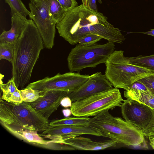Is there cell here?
I'll use <instances>...</instances> for the list:
<instances>
[{"label":"cell","instance_id":"12","mask_svg":"<svg viewBox=\"0 0 154 154\" xmlns=\"http://www.w3.org/2000/svg\"><path fill=\"white\" fill-rule=\"evenodd\" d=\"M105 75L97 72L91 75L89 79L77 90L68 93L72 102L83 99L113 88Z\"/></svg>","mask_w":154,"mask_h":154},{"label":"cell","instance_id":"24","mask_svg":"<svg viewBox=\"0 0 154 154\" xmlns=\"http://www.w3.org/2000/svg\"><path fill=\"white\" fill-rule=\"evenodd\" d=\"M23 101L27 103L33 102L42 96V92L38 90L31 88L20 90Z\"/></svg>","mask_w":154,"mask_h":154},{"label":"cell","instance_id":"10","mask_svg":"<svg viewBox=\"0 0 154 154\" xmlns=\"http://www.w3.org/2000/svg\"><path fill=\"white\" fill-rule=\"evenodd\" d=\"M123 102L120 107L124 119L142 130L145 128L152 118L151 108L131 99H127Z\"/></svg>","mask_w":154,"mask_h":154},{"label":"cell","instance_id":"23","mask_svg":"<svg viewBox=\"0 0 154 154\" xmlns=\"http://www.w3.org/2000/svg\"><path fill=\"white\" fill-rule=\"evenodd\" d=\"M0 86L2 92V95L1 97L3 100L6 101L12 94L18 89L15 84L13 77L5 84L1 81Z\"/></svg>","mask_w":154,"mask_h":154},{"label":"cell","instance_id":"29","mask_svg":"<svg viewBox=\"0 0 154 154\" xmlns=\"http://www.w3.org/2000/svg\"><path fill=\"white\" fill-rule=\"evenodd\" d=\"M7 102L15 104H18L23 102L22 97L20 94V90L18 88L12 94Z\"/></svg>","mask_w":154,"mask_h":154},{"label":"cell","instance_id":"2","mask_svg":"<svg viewBox=\"0 0 154 154\" xmlns=\"http://www.w3.org/2000/svg\"><path fill=\"white\" fill-rule=\"evenodd\" d=\"M44 47L37 27L32 20L28 19L14 45L11 62L15 84L21 90L30 80L34 67Z\"/></svg>","mask_w":154,"mask_h":154},{"label":"cell","instance_id":"32","mask_svg":"<svg viewBox=\"0 0 154 154\" xmlns=\"http://www.w3.org/2000/svg\"><path fill=\"white\" fill-rule=\"evenodd\" d=\"M62 112L63 115L66 117H69L72 114L71 109H64L62 110Z\"/></svg>","mask_w":154,"mask_h":154},{"label":"cell","instance_id":"5","mask_svg":"<svg viewBox=\"0 0 154 154\" xmlns=\"http://www.w3.org/2000/svg\"><path fill=\"white\" fill-rule=\"evenodd\" d=\"M122 50L114 51L105 63V75L115 88L127 90L134 82L154 73L146 68L131 64Z\"/></svg>","mask_w":154,"mask_h":154},{"label":"cell","instance_id":"14","mask_svg":"<svg viewBox=\"0 0 154 154\" xmlns=\"http://www.w3.org/2000/svg\"><path fill=\"white\" fill-rule=\"evenodd\" d=\"M117 143L111 139L103 142H96L89 138L79 136L65 139L61 144L70 146L75 150H97L116 147Z\"/></svg>","mask_w":154,"mask_h":154},{"label":"cell","instance_id":"9","mask_svg":"<svg viewBox=\"0 0 154 154\" xmlns=\"http://www.w3.org/2000/svg\"><path fill=\"white\" fill-rule=\"evenodd\" d=\"M29 17L36 25L44 47L51 49L54 45L57 23L50 16L45 0H30Z\"/></svg>","mask_w":154,"mask_h":154},{"label":"cell","instance_id":"31","mask_svg":"<svg viewBox=\"0 0 154 154\" xmlns=\"http://www.w3.org/2000/svg\"><path fill=\"white\" fill-rule=\"evenodd\" d=\"M72 103L70 98L66 96L62 99L60 102V104L62 106L67 108L70 107L72 105Z\"/></svg>","mask_w":154,"mask_h":154},{"label":"cell","instance_id":"3","mask_svg":"<svg viewBox=\"0 0 154 154\" xmlns=\"http://www.w3.org/2000/svg\"><path fill=\"white\" fill-rule=\"evenodd\" d=\"M0 122L9 132L31 130L43 131L49 125L47 120L35 111L29 103L18 104L0 100Z\"/></svg>","mask_w":154,"mask_h":154},{"label":"cell","instance_id":"7","mask_svg":"<svg viewBox=\"0 0 154 154\" xmlns=\"http://www.w3.org/2000/svg\"><path fill=\"white\" fill-rule=\"evenodd\" d=\"M124 100L119 90L113 88L73 102L70 109L75 116H94L103 110L120 107Z\"/></svg>","mask_w":154,"mask_h":154},{"label":"cell","instance_id":"13","mask_svg":"<svg viewBox=\"0 0 154 154\" xmlns=\"http://www.w3.org/2000/svg\"><path fill=\"white\" fill-rule=\"evenodd\" d=\"M65 91L50 90L42 93V96L35 101L29 103L38 113L47 120L57 109L62 99L67 96Z\"/></svg>","mask_w":154,"mask_h":154},{"label":"cell","instance_id":"11","mask_svg":"<svg viewBox=\"0 0 154 154\" xmlns=\"http://www.w3.org/2000/svg\"><path fill=\"white\" fill-rule=\"evenodd\" d=\"M83 134L102 136L99 131L88 126L71 125H49L41 135L50 139L51 143L61 144L65 139Z\"/></svg>","mask_w":154,"mask_h":154},{"label":"cell","instance_id":"19","mask_svg":"<svg viewBox=\"0 0 154 154\" xmlns=\"http://www.w3.org/2000/svg\"><path fill=\"white\" fill-rule=\"evenodd\" d=\"M90 118L86 117H68L55 120L49 123V125H71L89 126Z\"/></svg>","mask_w":154,"mask_h":154},{"label":"cell","instance_id":"25","mask_svg":"<svg viewBox=\"0 0 154 154\" xmlns=\"http://www.w3.org/2000/svg\"><path fill=\"white\" fill-rule=\"evenodd\" d=\"M102 38L99 35L94 34H89L80 38L78 43L82 45L90 46L95 44Z\"/></svg>","mask_w":154,"mask_h":154},{"label":"cell","instance_id":"26","mask_svg":"<svg viewBox=\"0 0 154 154\" xmlns=\"http://www.w3.org/2000/svg\"><path fill=\"white\" fill-rule=\"evenodd\" d=\"M152 116L151 120L145 128L142 130L145 137L148 138L154 137V109H151Z\"/></svg>","mask_w":154,"mask_h":154},{"label":"cell","instance_id":"22","mask_svg":"<svg viewBox=\"0 0 154 154\" xmlns=\"http://www.w3.org/2000/svg\"><path fill=\"white\" fill-rule=\"evenodd\" d=\"M14 45L5 42H0V60L5 59L11 62L14 55Z\"/></svg>","mask_w":154,"mask_h":154},{"label":"cell","instance_id":"20","mask_svg":"<svg viewBox=\"0 0 154 154\" xmlns=\"http://www.w3.org/2000/svg\"><path fill=\"white\" fill-rule=\"evenodd\" d=\"M50 14L57 23L63 16L66 11L62 7L57 0H45Z\"/></svg>","mask_w":154,"mask_h":154},{"label":"cell","instance_id":"8","mask_svg":"<svg viewBox=\"0 0 154 154\" xmlns=\"http://www.w3.org/2000/svg\"><path fill=\"white\" fill-rule=\"evenodd\" d=\"M91 75H81L79 72L58 73L29 84L24 89H37L42 93L50 90L64 91L69 93L78 89L86 82Z\"/></svg>","mask_w":154,"mask_h":154},{"label":"cell","instance_id":"16","mask_svg":"<svg viewBox=\"0 0 154 154\" xmlns=\"http://www.w3.org/2000/svg\"><path fill=\"white\" fill-rule=\"evenodd\" d=\"M124 95L127 99L136 100L154 109V95L149 91L129 88L124 91Z\"/></svg>","mask_w":154,"mask_h":154},{"label":"cell","instance_id":"18","mask_svg":"<svg viewBox=\"0 0 154 154\" xmlns=\"http://www.w3.org/2000/svg\"><path fill=\"white\" fill-rule=\"evenodd\" d=\"M126 58L129 63L146 68L154 73V54Z\"/></svg>","mask_w":154,"mask_h":154},{"label":"cell","instance_id":"30","mask_svg":"<svg viewBox=\"0 0 154 154\" xmlns=\"http://www.w3.org/2000/svg\"><path fill=\"white\" fill-rule=\"evenodd\" d=\"M97 0L99 3H102L101 0ZM96 1L97 0H87V8L91 10L98 11Z\"/></svg>","mask_w":154,"mask_h":154},{"label":"cell","instance_id":"15","mask_svg":"<svg viewBox=\"0 0 154 154\" xmlns=\"http://www.w3.org/2000/svg\"><path fill=\"white\" fill-rule=\"evenodd\" d=\"M28 19L16 13L11 17V28L8 31L4 30L0 35V42L16 43L21 34Z\"/></svg>","mask_w":154,"mask_h":154},{"label":"cell","instance_id":"33","mask_svg":"<svg viewBox=\"0 0 154 154\" xmlns=\"http://www.w3.org/2000/svg\"><path fill=\"white\" fill-rule=\"evenodd\" d=\"M140 33L150 35L154 37V29H151L150 31L145 32H142Z\"/></svg>","mask_w":154,"mask_h":154},{"label":"cell","instance_id":"6","mask_svg":"<svg viewBox=\"0 0 154 154\" xmlns=\"http://www.w3.org/2000/svg\"><path fill=\"white\" fill-rule=\"evenodd\" d=\"M114 43L108 42L104 44L83 46L79 44L72 49L67 58L68 68L71 72H79L83 69L94 68L105 62L114 51Z\"/></svg>","mask_w":154,"mask_h":154},{"label":"cell","instance_id":"28","mask_svg":"<svg viewBox=\"0 0 154 154\" xmlns=\"http://www.w3.org/2000/svg\"><path fill=\"white\" fill-rule=\"evenodd\" d=\"M63 9L67 11L78 6L76 0H57Z\"/></svg>","mask_w":154,"mask_h":154},{"label":"cell","instance_id":"4","mask_svg":"<svg viewBox=\"0 0 154 154\" xmlns=\"http://www.w3.org/2000/svg\"><path fill=\"white\" fill-rule=\"evenodd\" d=\"M108 109L90 119L89 126L96 129L102 136L127 146H140L145 143L142 130L121 117L114 116Z\"/></svg>","mask_w":154,"mask_h":154},{"label":"cell","instance_id":"27","mask_svg":"<svg viewBox=\"0 0 154 154\" xmlns=\"http://www.w3.org/2000/svg\"><path fill=\"white\" fill-rule=\"evenodd\" d=\"M138 81L143 83L154 95V74L143 77Z\"/></svg>","mask_w":154,"mask_h":154},{"label":"cell","instance_id":"21","mask_svg":"<svg viewBox=\"0 0 154 154\" xmlns=\"http://www.w3.org/2000/svg\"><path fill=\"white\" fill-rule=\"evenodd\" d=\"M5 1L10 8L12 15L17 13L26 18L27 16H30V11L27 9L22 0H5Z\"/></svg>","mask_w":154,"mask_h":154},{"label":"cell","instance_id":"1","mask_svg":"<svg viewBox=\"0 0 154 154\" xmlns=\"http://www.w3.org/2000/svg\"><path fill=\"white\" fill-rule=\"evenodd\" d=\"M56 28L60 36L73 45L91 33L114 43L121 44L125 40L120 30L109 23L106 17L82 4L66 11L57 23Z\"/></svg>","mask_w":154,"mask_h":154},{"label":"cell","instance_id":"17","mask_svg":"<svg viewBox=\"0 0 154 154\" xmlns=\"http://www.w3.org/2000/svg\"><path fill=\"white\" fill-rule=\"evenodd\" d=\"M37 132L35 131L25 130L20 131H11L9 132L26 143L41 147L45 146L49 144V140H44L38 134Z\"/></svg>","mask_w":154,"mask_h":154},{"label":"cell","instance_id":"35","mask_svg":"<svg viewBox=\"0 0 154 154\" xmlns=\"http://www.w3.org/2000/svg\"><path fill=\"white\" fill-rule=\"evenodd\" d=\"M82 4L85 7H87V0H82Z\"/></svg>","mask_w":154,"mask_h":154},{"label":"cell","instance_id":"34","mask_svg":"<svg viewBox=\"0 0 154 154\" xmlns=\"http://www.w3.org/2000/svg\"><path fill=\"white\" fill-rule=\"evenodd\" d=\"M149 144L152 148L154 149V137L149 138Z\"/></svg>","mask_w":154,"mask_h":154}]
</instances>
